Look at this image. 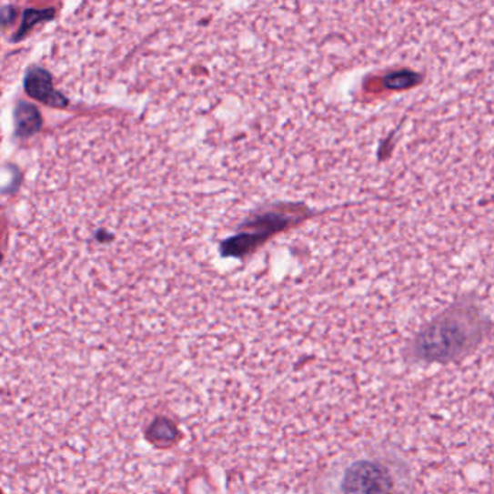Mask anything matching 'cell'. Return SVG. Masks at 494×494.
I'll list each match as a JSON object with an SVG mask.
<instances>
[{"label":"cell","mask_w":494,"mask_h":494,"mask_svg":"<svg viewBox=\"0 0 494 494\" xmlns=\"http://www.w3.org/2000/svg\"><path fill=\"white\" fill-rule=\"evenodd\" d=\"M473 328L469 319L456 315H444L423 329L417 339V354L428 361H449L469 347Z\"/></svg>","instance_id":"1"},{"label":"cell","mask_w":494,"mask_h":494,"mask_svg":"<svg viewBox=\"0 0 494 494\" xmlns=\"http://www.w3.org/2000/svg\"><path fill=\"white\" fill-rule=\"evenodd\" d=\"M395 481L388 467L380 462H354L345 471L342 479V494H391Z\"/></svg>","instance_id":"2"},{"label":"cell","mask_w":494,"mask_h":494,"mask_svg":"<svg viewBox=\"0 0 494 494\" xmlns=\"http://www.w3.org/2000/svg\"><path fill=\"white\" fill-rule=\"evenodd\" d=\"M25 86L29 95L41 100L44 104H58L60 102L58 93L54 90L53 83L44 70L36 68L29 73Z\"/></svg>","instance_id":"3"},{"label":"cell","mask_w":494,"mask_h":494,"mask_svg":"<svg viewBox=\"0 0 494 494\" xmlns=\"http://www.w3.org/2000/svg\"><path fill=\"white\" fill-rule=\"evenodd\" d=\"M146 437L150 439L151 444L164 449V447H170L177 441L178 429L171 420L158 418L154 420L150 429L146 432Z\"/></svg>","instance_id":"4"},{"label":"cell","mask_w":494,"mask_h":494,"mask_svg":"<svg viewBox=\"0 0 494 494\" xmlns=\"http://www.w3.org/2000/svg\"><path fill=\"white\" fill-rule=\"evenodd\" d=\"M38 112L33 105L22 104L16 111V126L22 136H31L39 128Z\"/></svg>","instance_id":"5"}]
</instances>
